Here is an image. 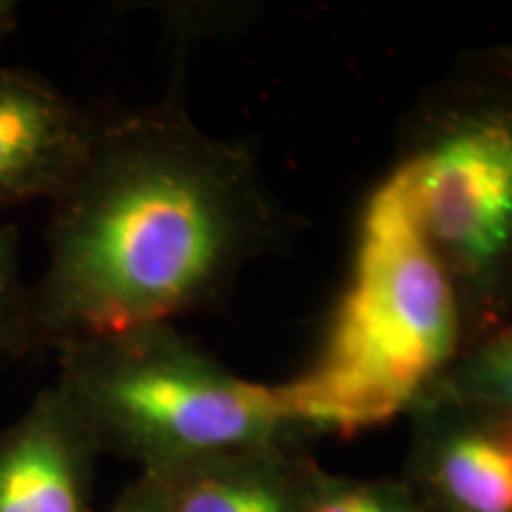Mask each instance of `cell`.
<instances>
[{"mask_svg": "<svg viewBox=\"0 0 512 512\" xmlns=\"http://www.w3.org/2000/svg\"><path fill=\"white\" fill-rule=\"evenodd\" d=\"M273 238L278 214L247 150L174 105L98 124L53 200L48 264L31 285L36 347L207 309Z\"/></svg>", "mask_w": 512, "mask_h": 512, "instance_id": "obj_1", "label": "cell"}, {"mask_svg": "<svg viewBox=\"0 0 512 512\" xmlns=\"http://www.w3.org/2000/svg\"><path fill=\"white\" fill-rule=\"evenodd\" d=\"M467 349L460 299L399 166L366 200L351 273L323 344L278 384L297 430L356 434L415 408Z\"/></svg>", "mask_w": 512, "mask_h": 512, "instance_id": "obj_2", "label": "cell"}, {"mask_svg": "<svg viewBox=\"0 0 512 512\" xmlns=\"http://www.w3.org/2000/svg\"><path fill=\"white\" fill-rule=\"evenodd\" d=\"M396 166L456 287L472 349L512 316V48L453 67L408 126Z\"/></svg>", "mask_w": 512, "mask_h": 512, "instance_id": "obj_3", "label": "cell"}, {"mask_svg": "<svg viewBox=\"0 0 512 512\" xmlns=\"http://www.w3.org/2000/svg\"><path fill=\"white\" fill-rule=\"evenodd\" d=\"M57 387L98 448L147 472L273 444L294 430L278 384L238 377L171 323L57 349Z\"/></svg>", "mask_w": 512, "mask_h": 512, "instance_id": "obj_4", "label": "cell"}, {"mask_svg": "<svg viewBox=\"0 0 512 512\" xmlns=\"http://www.w3.org/2000/svg\"><path fill=\"white\" fill-rule=\"evenodd\" d=\"M95 126L53 83L0 67V207L53 202L86 157Z\"/></svg>", "mask_w": 512, "mask_h": 512, "instance_id": "obj_5", "label": "cell"}, {"mask_svg": "<svg viewBox=\"0 0 512 512\" xmlns=\"http://www.w3.org/2000/svg\"><path fill=\"white\" fill-rule=\"evenodd\" d=\"M100 448L57 384L0 430V512H88Z\"/></svg>", "mask_w": 512, "mask_h": 512, "instance_id": "obj_6", "label": "cell"}, {"mask_svg": "<svg viewBox=\"0 0 512 512\" xmlns=\"http://www.w3.org/2000/svg\"><path fill=\"white\" fill-rule=\"evenodd\" d=\"M446 425L427 456L434 491L453 512H512V413L432 389Z\"/></svg>", "mask_w": 512, "mask_h": 512, "instance_id": "obj_7", "label": "cell"}, {"mask_svg": "<svg viewBox=\"0 0 512 512\" xmlns=\"http://www.w3.org/2000/svg\"><path fill=\"white\" fill-rule=\"evenodd\" d=\"M249 451L147 472L143 484L159 512H297L283 479L264 460H247Z\"/></svg>", "mask_w": 512, "mask_h": 512, "instance_id": "obj_8", "label": "cell"}, {"mask_svg": "<svg viewBox=\"0 0 512 512\" xmlns=\"http://www.w3.org/2000/svg\"><path fill=\"white\" fill-rule=\"evenodd\" d=\"M434 389L453 399L512 413V316L467 349Z\"/></svg>", "mask_w": 512, "mask_h": 512, "instance_id": "obj_9", "label": "cell"}, {"mask_svg": "<svg viewBox=\"0 0 512 512\" xmlns=\"http://www.w3.org/2000/svg\"><path fill=\"white\" fill-rule=\"evenodd\" d=\"M34 347L31 285L22 278L19 233L12 226H0V358Z\"/></svg>", "mask_w": 512, "mask_h": 512, "instance_id": "obj_10", "label": "cell"}, {"mask_svg": "<svg viewBox=\"0 0 512 512\" xmlns=\"http://www.w3.org/2000/svg\"><path fill=\"white\" fill-rule=\"evenodd\" d=\"M302 512H415L392 489L373 484H330L318 489Z\"/></svg>", "mask_w": 512, "mask_h": 512, "instance_id": "obj_11", "label": "cell"}, {"mask_svg": "<svg viewBox=\"0 0 512 512\" xmlns=\"http://www.w3.org/2000/svg\"><path fill=\"white\" fill-rule=\"evenodd\" d=\"M112 512H159V508L155 498L147 491V486L140 482L131 494H126L117 505H114Z\"/></svg>", "mask_w": 512, "mask_h": 512, "instance_id": "obj_12", "label": "cell"}, {"mask_svg": "<svg viewBox=\"0 0 512 512\" xmlns=\"http://www.w3.org/2000/svg\"><path fill=\"white\" fill-rule=\"evenodd\" d=\"M17 17H19V5L15 0H0V46H3L5 38L15 31Z\"/></svg>", "mask_w": 512, "mask_h": 512, "instance_id": "obj_13", "label": "cell"}]
</instances>
